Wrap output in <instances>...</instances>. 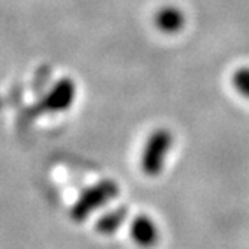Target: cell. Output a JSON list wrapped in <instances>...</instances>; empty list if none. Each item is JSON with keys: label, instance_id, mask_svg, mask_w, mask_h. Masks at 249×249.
<instances>
[{"label": "cell", "instance_id": "6da1fadb", "mask_svg": "<svg viewBox=\"0 0 249 249\" xmlns=\"http://www.w3.org/2000/svg\"><path fill=\"white\" fill-rule=\"evenodd\" d=\"M173 143L174 137L167 128H156L146 138L144 146L141 149L140 168L147 177H156L164 171Z\"/></svg>", "mask_w": 249, "mask_h": 249}, {"label": "cell", "instance_id": "277c9868", "mask_svg": "<svg viewBox=\"0 0 249 249\" xmlns=\"http://www.w3.org/2000/svg\"><path fill=\"white\" fill-rule=\"evenodd\" d=\"M155 24L159 30H162L164 33H176L183 27L185 17L177 8L167 6V8H162L156 14Z\"/></svg>", "mask_w": 249, "mask_h": 249}, {"label": "cell", "instance_id": "8992f818", "mask_svg": "<svg viewBox=\"0 0 249 249\" xmlns=\"http://www.w3.org/2000/svg\"><path fill=\"white\" fill-rule=\"evenodd\" d=\"M231 83H233L234 90L240 96H243L245 99H249V66L239 68L233 74Z\"/></svg>", "mask_w": 249, "mask_h": 249}, {"label": "cell", "instance_id": "7a4b0ae2", "mask_svg": "<svg viewBox=\"0 0 249 249\" xmlns=\"http://www.w3.org/2000/svg\"><path fill=\"white\" fill-rule=\"evenodd\" d=\"M119 195V186L113 180H104L95 188L89 189L84 197L80 200L78 207H77V216H86L89 212H92L93 209L104 206L107 201L114 200Z\"/></svg>", "mask_w": 249, "mask_h": 249}, {"label": "cell", "instance_id": "3957f363", "mask_svg": "<svg viewBox=\"0 0 249 249\" xmlns=\"http://www.w3.org/2000/svg\"><path fill=\"white\" fill-rule=\"evenodd\" d=\"M129 236L132 242L140 248H153L159 240V230L156 222L149 216L141 213L137 215L129 224Z\"/></svg>", "mask_w": 249, "mask_h": 249}, {"label": "cell", "instance_id": "5b68a950", "mask_svg": "<svg viewBox=\"0 0 249 249\" xmlns=\"http://www.w3.org/2000/svg\"><path fill=\"white\" fill-rule=\"evenodd\" d=\"M126 215L128 212L126 209H117L111 213H108V215H105L99 224H98V230L101 231V233L104 234H110V233H114V231H117L120 228V225L126 221Z\"/></svg>", "mask_w": 249, "mask_h": 249}]
</instances>
